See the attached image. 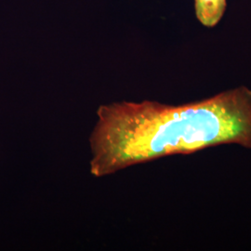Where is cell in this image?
Segmentation results:
<instances>
[{
    "label": "cell",
    "instance_id": "obj_2",
    "mask_svg": "<svg viewBox=\"0 0 251 251\" xmlns=\"http://www.w3.org/2000/svg\"><path fill=\"white\" fill-rule=\"evenodd\" d=\"M226 0H196L199 22L207 27L215 26L225 14Z\"/></svg>",
    "mask_w": 251,
    "mask_h": 251
},
{
    "label": "cell",
    "instance_id": "obj_1",
    "mask_svg": "<svg viewBox=\"0 0 251 251\" xmlns=\"http://www.w3.org/2000/svg\"><path fill=\"white\" fill-rule=\"evenodd\" d=\"M90 136L96 177L174 153L237 144L251 148V90H227L179 105L123 101L101 105Z\"/></svg>",
    "mask_w": 251,
    "mask_h": 251
}]
</instances>
